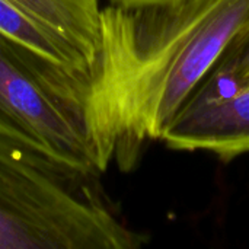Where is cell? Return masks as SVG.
Wrapping results in <instances>:
<instances>
[{
    "label": "cell",
    "instance_id": "6da1fadb",
    "mask_svg": "<svg viewBox=\"0 0 249 249\" xmlns=\"http://www.w3.org/2000/svg\"><path fill=\"white\" fill-rule=\"evenodd\" d=\"M249 19V0H171L99 12L83 111L99 174L134 166Z\"/></svg>",
    "mask_w": 249,
    "mask_h": 249
},
{
    "label": "cell",
    "instance_id": "7a4b0ae2",
    "mask_svg": "<svg viewBox=\"0 0 249 249\" xmlns=\"http://www.w3.org/2000/svg\"><path fill=\"white\" fill-rule=\"evenodd\" d=\"M98 175L60 165L0 133V249H137Z\"/></svg>",
    "mask_w": 249,
    "mask_h": 249
},
{
    "label": "cell",
    "instance_id": "3957f363",
    "mask_svg": "<svg viewBox=\"0 0 249 249\" xmlns=\"http://www.w3.org/2000/svg\"><path fill=\"white\" fill-rule=\"evenodd\" d=\"M83 73L0 34V133L60 165L99 177L85 121Z\"/></svg>",
    "mask_w": 249,
    "mask_h": 249
},
{
    "label": "cell",
    "instance_id": "277c9868",
    "mask_svg": "<svg viewBox=\"0 0 249 249\" xmlns=\"http://www.w3.org/2000/svg\"><path fill=\"white\" fill-rule=\"evenodd\" d=\"M181 152H209L225 162L249 153V85L226 98L184 105L162 140Z\"/></svg>",
    "mask_w": 249,
    "mask_h": 249
},
{
    "label": "cell",
    "instance_id": "5b68a950",
    "mask_svg": "<svg viewBox=\"0 0 249 249\" xmlns=\"http://www.w3.org/2000/svg\"><path fill=\"white\" fill-rule=\"evenodd\" d=\"M0 34L66 69L85 71L90 64L86 54L67 36L10 0H0Z\"/></svg>",
    "mask_w": 249,
    "mask_h": 249
},
{
    "label": "cell",
    "instance_id": "8992f818",
    "mask_svg": "<svg viewBox=\"0 0 249 249\" xmlns=\"http://www.w3.org/2000/svg\"><path fill=\"white\" fill-rule=\"evenodd\" d=\"M76 44L92 63L99 31L101 0H10Z\"/></svg>",
    "mask_w": 249,
    "mask_h": 249
},
{
    "label": "cell",
    "instance_id": "52a82bcc",
    "mask_svg": "<svg viewBox=\"0 0 249 249\" xmlns=\"http://www.w3.org/2000/svg\"><path fill=\"white\" fill-rule=\"evenodd\" d=\"M209 73L226 83L231 93L249 85V19L225 47Z\"/></svg>",
    "mask_w": 249,
    "mask_h": 249
},
{
    "label": "cell",
    "instance_id": "ba28073f",
    "mask_svg": "<svg viewBox=\"0 0 249 249\" xmlns=\"http://www.w3.org/2000/svg\"><path fill=\"white\" fill-rule=\"evenodd\" d=\"M109 4H123V6H139V4H152V3H163L171 0H105Z\"/></svg>",
    "mask_w": 249,
    "mask_h": 249
}]
</instances>
